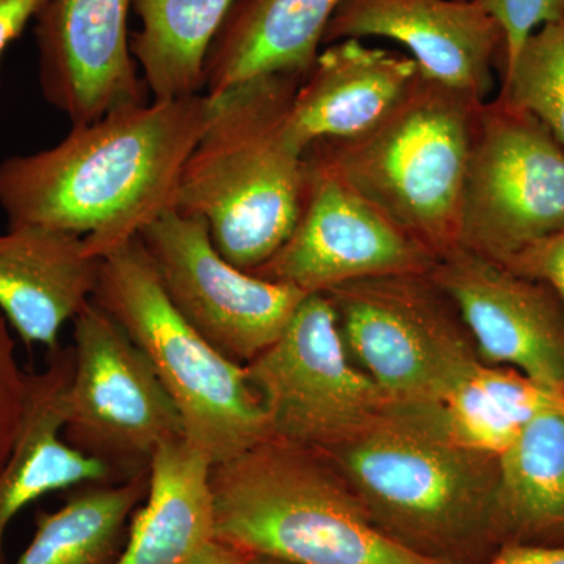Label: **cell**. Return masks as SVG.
<instances>
[{"label": "cell", "mask_w": 564, "mask_h": 564, "mask_svg": "<svg viewBox=\"0 0 564 564\" xmlns=\"http://www.w3.org/2000/svg\"><path fill=\"white\" fill-rule=\"evenodd\" d=\"M207 95L124 104L76 124L47 150L0 162L9 228L39 226L84 239L109 258L173 209L182 170L207 124Z\"/></svg>", "instance_id": "6da1fadb"}, {"label": "cell", "mask_w": 564, "mask_h": 564, "mask_svg": "<svg viewBox=\"0 0 564 564\" xmlns=\"http://www.w3.org/2000/svg\"><path fill=\"white\" fill-rule=\"evenodd\" d=\"M303 77H258L212 99L214 110L182 170L173 209L203 217L226 261L254 272L289 239L306 192L304 151L293 139Z\"/></svg>", "instance_id": "7a4b0ae2"}, {"label": "cell", "mask_w": 564, "mask_h": 564, "mask_svg": "<svg viewBox=\"0 0 564 564\" xmlns=\"http://www.w3.org/2000/svg\"><path fill=\"white\" fill-rule=\"evenodd\" d=\"M214 538L289 564H447L393 540L322 452L267 440L209 475Z\"/></svg>", "instance_id": "3957f363"}, {"label": "cell", "mask_w": 564, "mask_h": 564, "mask_svg": "<svg viewBox=\"0 0 564 564\" xmlns=\"http://www.w3.org/2000/svg\"><path fill=\"white\" fill-rule=\"evenodd\" d=\"M325 455L373 521L417 554L481 564L500 549L494 530L497 456L452 443L393 408Z\"/></svg>", "instance_id": "277c9868"}, {"label": "cell", "mask_w": 564, "mask_h": 564, "mask_svg": "<svg viewBox=\"0 0 564 564\" xmlns=\"http://www.w3.org/2000/svg\"><path fill=\"white\" fill-rule=\"evenodd\" d=\"M481 104L421 74L372 131L317 141L304 155L347 181L440 261L458 248Z\"/></svg>", "instance_id": "5b68a950"}, {"label": "cell", "mask_w": 564, "mask_h": 564, "mask_svg": "<svg viewBox=\"0 0 564 564\" xmlns=\"http://www.w3.org/2000/svg\"><path fill=\"white\" fill-rule=\"evenodd\" d=\"M93 303L150 359L180 411L184 440L212 466L272 440L247 367L226 358L182 317L140 237L102 259Z\"/></svg>", "instance_id": "8992f818"}, {"label": "cell", "mask_w": 564, "mask_h": 564, "mask_svg": "<svg viewBox=\"0 0 564 564\" xmlns=\"http://www.w3.org/2000/svg\"><path fill=\"white\" fill-rule=\"evenodd\" d=\"M352 362L391 406H426L480 362L455 304L425 274H393L326 292Z\"/></svg>", "instance_id": "52a82bcc"}, {"label": "cell", "mask_w": 564, "mask_h": 564, "mask_svg": "<svg viewBox=\"0 0 564 564\" xmlns=\"http://www.w3.org/2000/svg\"><path fill=\"white\" fill-rule=\"evenodd\" d=\"M245 367L273 440L300 447L336 451L391 408L348 355L326 293H307L280 337Z\"/></svg>", "instance_id": "ba28073f"}, {"label": "cell", "mask_w": 564, "mask_h": 564, "mask_svg": "<svg viewBox=\"0 0 564 564\" xmlns=\"http://www.w3.org/2000/svg\"><path fill=\"white\" fill-rule=\"evenodd\" d=\"M73 323L63 436L117 481L150 473L159 447L184 437L176 404L139 345L93 300Z\"/></svg>", "instance_id": "9c48e42d"}, {"label": "cell", "mask_w": 564, "mask_h": 564, "mask_svg": "<svg viewBox=\"0 0 564 564\" xmlns=\"http://www.w3.org/2000/svg\"><path fill=\"white\" fill-rule=\"evenodd\" d=\"M564 229V148L529 111L481 104L459 217L458 248L507 262Z\"/></svg>", "instance_id": "30bf717a"}, {"label": "cell", "mask_w": 564, "mask_h": 564, "mask_svg": "<svg viewBox=\"0 0 564 564\" xmlns=\"http://www.w3.org/2000/svg\"><path fill=\"white\" fill-rule=\"evenodd\" d=\"M140 240L182 317L212 347L242 366L280 337L307 295L226 261L203 217L165 212Z\"/></svg>", "instance_id": "8fae6325"}, {"label": "cell", "mask_w": 564, "mask_h": 564, "mask_svg": "<svg viewBox=\"0 0 564 564\" xmlns=\"http://www.w3.org/2000/svg\"><path fill=\"white\" fill-rule=\"evenodd\" d=\"M299 221L280 250L251 272L304 293L350 282L432 272L437 258L352 185L304 155Z\"/></svg>", "instance_id": "7c38bea8"}, {"label": "cell", "mask_w": 564, "mask_h": 564, "mask_svg": "<svg viewBox=\"0 0 564 564\" xmlns=\"http://www.w3.org/2000/svg\"><path fill=\"white\" fill-rule=\"evenodd\" d=\"M430 276L455 304L481 362L564 395V306L549 285L462 248Z\"/></svg>", "instance_id": "4fadbf2b"}, {"label": "cell", "mask_w": 564, "mask_h": 564, "mask_svg": "<svg viewBox=\"0 0 564 564\" xmlns=\"http://www.w3.org/2000/svg\"><path fill=\"white\" fill-rule=\"evenodd\" d=\"M132 7L133 0H50L36 17L41 93L70 124L150 98L131 54Z\"/></svg>", "instance_id": "5bb4252c"}, {"label": "cell", "mask_w": 564, "mask_h": 564, "mask_svg": "<svg viewBox=\"0 0 564 564\" xmlns=\"http://www.w3.org/2000/svg\"><path fill=\"white\" fill-rule=\"evenodd\" d=\"M367 36L397 41L423 77L480 102L502 70L503 32L480 0H343L323 46Z\"/></svg>", "instance_id": "9a60e30c"}, {"label": "cell", "mask_w": 564, "mask_h": 564, "mask_svg": "<svg viewBox=\"0 0 564 564\" xmlns=\"http://www.w3.org/2000/svg\"><path fill=\"white\" fill-rule=\"evenodd\" d=\"M421 76L413 57L364 46L328 44L293 98V139L306 152L323 140H350L372 131L413 90Z\"/></svg>", "instance_id": "2e32d148"}, {"label": "cell", "mask_w": 564, "mask_h": 564, "mask_svg": "<svg viewBox=\"0 0 564 564\" xmlns=\"http://www.w3.org/2000/svg\"><path fill=\"white\" fill-rule=\"evenodd\" d=\"M101 263L74 234L7 228L0 234V314L22 343L55 350L63 326L91 302Z\"/></svg>", "instance_id": "e0dca14e"}, {"label": "cell", "mask_w": 564, "mask_h": 564, "mask_svg": "<svg viewBox=\"0 0 564 564\" xmlns=\"http://www.w3.org/2000/svg\"><path fill=\"white\" fill-rule=\"evenodd\" d=\"M73 366V347H58L41 372L29 373L20 432L0 469V564L9 527L25 507L62 489L117 481L106 464L63 436Z\"/></svg>", "instance_id": "ac0fdd59"}, {"label": "cell", "mask_w": 564, "mask_h": 564, "mask_svg": "<svg viewBox=\"0 0 564 564\" xmlns=\"http://www.w3.org/2000/svg\"><path fill=\"white\" fill-rule=\"evenodd\" d=\"M343 0H236L212 43L204 95L274 74L306 77Z\"/></svg>", "instance_id": "d6986e66"}, {"label": "cell", "mask_w": 564, "mask_h": 564, "mask_svg": "<svg viewBox=\"0 0 564 564\" xmlns=\"http://www.w3.org/2000/svg\"><path fill=\"white\" fill-rule=\"evenodd\" d=\"M210 467L184 437L159 447L117 564H188L214 540Z\"/></svg>", "instance_id": "ffe728a7"}, {"label": "cell", "mask_w": 564, "mask_h": 564, "mask_svg": "<svg viewBox=\"0 0 564 564\" xmlns=\"http://www.w3.org/2000/svg\"><path fill=\"white\" fill-rule=\"evenodd\" d=\"M494 530L505 544H564V410L527 423L497 458Z\"/></svg>", "instance_id": "44dd1931"}, {"label": "cell", "mask_w": 564, "mask_h": 564, "mask_svg": "<svg viewBox=\"0 0 564 564\" xmlns=\"http://www.w3.org/2000/svg\"><path fill=\"white\" fill-rule=\"evenodd\" d=\"M391 408L413 415L452 443L499 458L536 415L564 410V395L510 367L480 361L437 402Z\"/></svg>", "instance_id": "7402d4cb"}, {"label": "cell", "mask_w": 564, "mask_h": 564, "mask_svg": "<svg viewBox=\"0 0 564 564\" xmlns=\"http://www.w3.org/2000/svg\"><path fill=\"white\" fill-rule=\"evenodd\" d=\"M234 2L133 0L141 29L131 33V54L151 99L203 95L207 55Z\"/></svg>", "instance_id": "603a6c76"}, {"label": "cell", "mask_w": 564, "mask_h": 564, "mask_svg": "<svg viewBox=\"0 0 564 564\" xmlns=\"http://www.w3.org/2000/svg\"><path fill=\"white\" fill-rule=\"evenodd\" d=\"M148 491L150 473L80 486L58 510L36 516L31 544L13 564H117Z\"/></svg>", "instance_id": "cb8c5ba5"}, {"label": "cell", "mask_w": 564, "mask_h": 564, "mask_svg": "<svg viewBox=\"0 0 564 564\" xmlns=\"http://www.w3.org/2000/svg\"><path fill=\"white\" fill-rule=\"evenodd\" d=\"M499 96L532 113L564 148V21L543 25L525 41L502 74Z\"/></svg>", "instance_id": "d4e9b609"}, {"label": "cell", "mask_w": 564, "mask_h": 564, "mask_svg": "<svg viewBox=\"0 0 564 564\" xmlns=\"http://www.w3.org/2000/svg\"><path fill=\"white\" fill-rule=\"evenodd\" d=\"M480 3L503 32L502 74L513 65L519 51L538 29L564 21V0H480Z\"/></svg>", "instance_id": "484cf974"}, {"label": "cell", "mask_w": 564, "mask_h": 564, "mask_svg": "<svg viewBox=\"0 0 564 564\" xmlns=\"http://www.w3.org/2000/svg\"><path fill=\"white\" fill-rule=\"evenodd\" d=\"M13 329L0 314V469L7 463L20 432L28 395V377L18 362Z\"/></svg>", "instance_id": "4316f807"}, {"label": "cell", "mask_w": 564, "mask_h": 564, "mask_svg": "<svg viewBox=\"0 0 564 564\" xmlns=\"http://www.w3.org/2000/svg\"><path fill=\"white\" fill-rule=\"evenodd\" d=\"M503 265L529 280L544 282L564 306V229L530 243Z\"/></svg>", "instance_id": "83f0119b"}, {"label": "cell", "mask_w": 564, "mask_h": 564, "mask_svg": "<svg viewBox=\"0 0 564 564\" xmlns=\"http://www.w3.org/2000/svg\"><path fill=\"white\" fill-rule=\"evenodd\" d=\"M50 0H0V61Z\"/></svg>", "instance_id": "f1b7e54d"}, {"label": "cell", "mask_w": 564, "mask_h": 564, "mask_svg": "<svg viewBox=\"0 0 564 564\" xmlns=\"http://www.w3.org/2000/svg\"><path fill=\"white\" fill-rule=\"evenodd\" d=\"M481 564H564V544H505Z\"/></svg>", "instance_id": "f546056e"}, {"label": "cell", "mask_w": 564, "mask_h": 564, "mask_svg": "<svg viewBox=\"0 0 564 564\" xmlns=\"http://www.w3.org/2000/svg\"><path fill=\"white\" fill-rule=\"evenodd\" d=\"M188 564H261V558L214 538Z\"/></svg>", "instance_id": "4dcf8cb0"}, {"label": "cell", "mask_w": 564, "mask_h": 564, "mask_svg": "<svg viewBox=\"0 0 564 564\" xmlns=\"http://www.w3.org/2000/svg\"><path fill=\"white\" fill-rule=\"evenodd\" d=\"M261 564H289V563L278 562V560L261 558Z\"/></svg>", "instance_id": "1f68e13d"}]
</instances>
